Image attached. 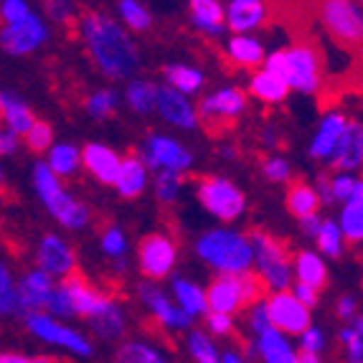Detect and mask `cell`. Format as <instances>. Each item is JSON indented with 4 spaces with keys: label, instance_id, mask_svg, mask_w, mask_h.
I'll return each instance as SVG.
<instances>
[{
    "label": "cell",
    "instance_id": "6da1fadb",
    "mask_svg": "<svg viewBox=\"0 0 363 363\" xmlns=\"http://www.w3.org/2000/svg\"><path fill=\"white\" fill-rule=\"evenodd\" d=\"M77 30L91 64L97 67L102 77L112 79V82H130L138 77L140 67H143L140 46L133 33H128L115 16L104 11L79 13Z\"/></svg>",
    "mask_w": 363,
    "mask_h": 363
},
{
    "label": "cell",
    "instance_id": "7a4b0ae2",
    "mask_svg": "<svg viewBox=\"0 0 363 363\" xmlns=\"http://www.w3.org/2000/svg\"><path fill=\"white\" fill-rule=\"evenodd\" d=\"M194 252L206 267L213 272L224 274V277H239V274L252 272L255 255H252V244L247 234L234 226H216L199 234L194 244Z\"/></svg>",
    "mask_w": 363,
    "mask_h": 363
},
{
    "label": "cell",
    "instance_id": "3957f363",
    "mask_svg": "<svg viewBox=\"0 0 363 363\" xmlns=\"http://www.w3.org/2000/svg\"><path fill=\"white\" fill-rule=\"evenodd\" d=\"M259 69L279 77L287 89L303 91V94H315L323 86V59L310 43H292L287 49L269 51Z\"/></svg>",
    "mask_w": 363,
    "mask_h": 363
},
{
    "label": "cell",
    "instance_id": "277c9868",
    "mask_svg": "<svg viewBox=\"0 0 363 363\" xmlns=\"http://www.w3.org/2000/svg\"><path fill=\"white\" fill-rule=\"evenodd\" d=\"M30 178H33V191H36L38 201H41L43 208L51 213V218H54L56 224L64 226L67 231H82L89 226L91 208L86 206L84 201H79L77 196L64 186V181H59V178L43 165V160H38V163L33 165Z\"/></svg>",
    "mask_w": 363,
    "mask_h": 363
},
{
    "label": "cell",
    "instance_id": "5b68a950",
    "mask_svg": "<svg viewBox=\"0 0 363 363\" xmlns=\"http://www.w3.org/2000/svg\"><path fill=\"white\" fill-rule=\"evenodd\" d=\"M247 239L252 244V255H255L252 272L257 274L267 295L290 290L295 279H292V259L285 244L277 242L272 234H267L262 229L249 231Z\"/></svg>",
    "mask_w": 363,
    "mask_h": 363
},
{
    "label": "cell",
    "instance_id": "8992f818",
    "mask_svg": "<svg viewBox=\"0 0 363 363\" xmlns=\"http://www.w3.org/2000/svg\"><path fill=\"white\" fill-rule=\"evenodd\" d=\"M267 297V290L257 279L255 272L239 274V277H218L211 279V285L206 287V305L208 313H221L234 318L236 313L247 310L249 305L259 303Z\"/></svg>",
    "mask_w": 363,
    "mask_h": 363
},
{
    "label": "cell",
    "instance_id": "52a82bcc",
    "mask_svg": "<svg viewBox=\"0 0 363 363\" xmlns=\"http://www.w3.org/2000/svg\"><path fill=\"white\" fill-rule=\"evenodd\" d=\"M196 199L208 216L224 226L234 224L247 213V196L226 176H201L196 181Z\"/></svg>",
    "mask_w": 363,
    "mask_h": 363
},
{
    "label": "cell",
    "instance_id": "ba28073f",
    "mask_svg": "<svg viewBox=\"0 0 363 363\" xmlns=\"http://www.w3.org/2000/svg\"><path fill=\"white\" fill-rule=\"evenodd\" d=\"M138 157L147 168V173H176L183 176L194 168L196 155L191 147H186L178 138L168 133H150L143 145H140Z\"/></svg>",
    "mask_w": 363,
    "mask_h": 363
},
{
    "label": "cell",
    "instance_id": "9c48e42d",
    "mask_svg": "<svg viewBox=\"0 0 363 363\" xmlns=\"http://www.w3.org/2000/svg\"><path fill=\"white\" fill-rule=\"evenodd\" d=\"M23 325L36 340L46 345H54L61 351L72 353L77 358H91L94 356V343L86 333H82L79 328L69 325V323L54 320L46 313H30L23 318Z\"/></svg>",
    "mask_w": 363,
    "mask_h": 363
},
{
    "label": "cell",
    "instance_id": "30bf717a",
    "mask_svg": "<svg viewBox=\"0 0 363 363\" xmlns=\"http://www.w3.org/2000/svg\"><path fill=\"white\" fill-rule=\"evenodd\" d=\"M247 109H249L247 91L242 86L226 84L203 94L201 102L196 104V115H199V125H203V128L224 130L229 125H234Z\"/></svg>",
    "mask_w": 363,
    "mask_h": 363
},
{
    "label": "cell",
    "instance_id": "8fae6325",
    "mask_svg": "<svg viewBox=\"0 0 363 363\" xmlns=\"http://www.w3.org/2000/svg\"><path fill=\"white\" fill-rule=\"evenodd\" d=\"M178 264V244L165 231L145 234L138 244V269L147 282L173 277Z\"/></svg>",
    "mask_w": 363,
    "mask_h": 363
},
{
    "label": "cell",
    "instance_id": "7c38bea8",
    "mask_svg": "<svg viewBox=\"0 0 363 363\" xmlns=\"http://www.w3.org/2000/svg\"><path fill=\"white\" fill-rule=\"evenodd\" d=\"M51 38V28L46 23L41 13H30L23 21H16V23L0 26V49L6 51L8 56H30L36 54L38 49H43Z\"/></svg>",
    "mask_w": 363,
    "mask_h": 363
},
{
    "label": "cell",
    "instance_id": "4fadbf2b",
    "mask_svg": "<svg viewBox=\"0 0 363 363\" xmlns=\"http://www.w3.org/2000/svg\"><path fill=\"white\" fill-rule=\"evenodd\" d=\"M320 21L330 38L343 46H358L363 38V8L353 0H325L320 6Z\"/></svg>",
    "mask_w": 363,
    "mask_h": 363
},
{
    "label": "cell",
    "instance_id": "5bb4252c",
    "mask_svg": "<svg viewBox=\"0 0 363 363\" xmlns=\"http://www.w3.org/2000/svg\"><path fill=\"white\" fill-rule=\"evenodd\" d=\"M138 300H140V305L152 315V320H155L157 325H163L165 330H170V333H188L191 325H194V320H191L186 313H181V310L176 308V303L170 300L168 292L160 285H155V282L143 279L138 285Z\"/></svg>",
    "mask_w": 363,
    "mask_h": 363
},
{
    "label": "cell",
    "instance_id": "9a60e30c",
    "mask_svg": "<svg viewBox=\"0 0 363 363\" xmlns=\"http://www.w3.org/2000/svg\"><path fill=\"white\" fill-rule=\"evenodd\" d=\"M264 305H267V315H269V325L277 333L287 335V338H297L303 330H308L313 325L310 323L313 320L310 310H305L290 292H272V295L264 297Z\"/></svg>",
    "mask_w": 363,
    "mask_h": 363
},
{
    "label": "cell",
    "instance_id": "2e32d148",
    "mask_svg": "<svg viewBox=\"0 0 363 363\" xmlns=\"http://www.w3.org/2000/svg\"><path fill=\"white\" fill-rule=\"evenodd\" d=\"M36 267L51 279H67L77 272V252L59 234H43L36 247Z\"/></svg>",
    "mask_w": 363,
    "mask_h": 363
},
{
    "label": "cell",
    "instance_id": "e0dca14e",
    "mask_svg": "<svg viewBox=\"0 0 363 363\" xmlns=\"http://www.w3.org/2000/svg\"><path fill=\"white\" fill-rule=\"evenodd\" d=\"M155 115L170 125L173 130H183V133H194L199 128V115H196L194 99L183 97L178 91L168 89V86H157L155 91Z\"/></svg>",
    "mask_w": 363,
    "mask_h": 363
},
{
    "label": "cell",
    "instance_id": "ac0fdd59",
    "mask_svg": "<svg viewBox=\"0 0 363 363\" xmlns=\"http://www.w3.org/2000/svg\"><path fill=\"white\" fill-rule=\"evenodd\" d=\"M61 285H64V290H67V295H69L74 318L89 320V318H94V315L112 300L107 292L99 290L97 285H91L89 279L79 272H74L72 277H67V279H61Z\"/></svg>",
    "mask_w": 363,
    "mask_h": 363
},
{
    "label": "cell",
    "instance_id": "d6986e66",
    "mask_svg": "<svg viewBox=\"0 0 363 363\" xmlns=\"http://www.w3.org/2000/svg\"><path fill=\"white\" fill-rule=\"evenodd\" d=\"M348 122L351 120H348L343 112H338V109L325 112L320 125H318V130H315L313 140H310L308 155L313 157V160H318V163H325V165L333 163V152H335V147H338V140L343 138L345 128H348Z\"/></svg>",
    "mask_w": 363,
    "mask_h": 363
},
{
    "label": "cell",
    "instance_id": "ffe728a7",
    "mask_svg": "<svg viewBox=\"0 0 363 363\" xmlns=\"http://www.w3.org/2000/svg\"><path fill=\"white\" fill-rule=\"evenodd\" d=\"M269 18V8L262 0H229L224 3V23L234 36H252Z\"/></svg>",
    "mask_w": 363,
    "mask_h": 363
},
{
    "label": "cell",
    "instance_id": "44dd1931",
    "mask_svg": "<svg viewBox=\"0 0 363 363\" xmlns=\"http://www.w3.org/2000/svg\"><path fill=\"white\" fill-rule=\"evenodd\" d=\"M54 285H56V279H51L46 272H41L38 267L26 269V272L16 279V287H18V303H21V320L30 313H43L46 300H49Z\"/></svg>",
    "mask_w": 363,
    "mask_h": 363
},
{
    "label": "cell",
    "instance_id": "7402d4cb",
    "mask_svg": "<svg viewBox=\"0 0 363 363\" xmlns=\"http://www.w3.org/2000/svg\"><path fill=\"white\" fill-rule=\"evenodd\" d=\"M120 165L122 155L104 143H86L82 147V168H86V173L102 186H115L117 176H120Z\"/></svg>",
    "mask_w": 363,
    "mask_h": 363
},
{
    "label": "cell",
    "instance_id": "603a6c76",
    "mask_svg": "<svg viewBox=\"0 0 363 363\" xmlns=\"http://www.w3.org/2000/svg\"><path fill=\"white\" fill-rule=\"evenodd\" d=\"M170 295V300L176 303V308L181 313H186L191 320L196 323V318H206L208 305H206V290L194 282L191 277H183V274H173L170 277V287L165 290Z\"/></svg>",
    "mask_w": 363,
    "mask_h": 363
},
{
    "label": "cell",
    "instance_id": "cb8c5ba5",
    "mask_svg": "<svg viewBox=\"0 0 363 363\" xmlns=\"http://www.w3.org/2000/svg\"><path fill=\"white\" fill-rule=\"evenodd\" d=\"M86 325H89L94 338L115 343V340H122L125 335H128V313H125V308L112 297L94 318L86 320Z\"/></svg>",
    "mask_w": 363,
    "mask_h": 363
},
{
    "label": "cell",
    "instance_id": "d4e9b609",
    "mask_svg": "<svg viewBox=\"0 0 363 363\" xmlns=\"http://www.w3.org/2000/svg\"><path fill=\"white\" fill-rule=\"evenodd\" d=\"M363 163V128L361 122L351 120L345 128L343 138L338 140V147L333 152V163L330 168H335V173H356Z\"/></svg>",
    "mask_w": 363,
    "mask_h": 363
},
{
    "label": "cell",
    "instance_id": "484cf974",
    "mask_svg": "<svg viewBox=\"0 0 363 363\" xmlns=\"http://www.w3.org/2000/svg\"><path fill=\"white\" fill-rule=\"evenodd\" d=\"M191 23L206 38H224L229 30L224 23V3L218 0H191L188 3Z\"/></svg>",
    "mask_w": 363,
    "mask_h": 363
},
{
    "label": "cell",
    "instance_id": "4316f807",
    "mask_svg": "<svg viewBox=\"0 0 363 363\" xmlns=\"http://www.w3.org/2000/svg\"><path fill=\"white\" fill-rule=\"evenodd\" d=\"M249 356H257V361L262 363H295V345L287 335L277 333L274 328H269L267 333L257 335L252 348H249Z\"/></svg>",
    "mask_w": 363,
    "mask_h": 363
},
{
    "label": "cell",
    "instance_id": "83f0119b",
    "mask_svg": "<svg viewBox=\"0 0 363 363\" xmlns=\"http://www.w3.org/2000/svg\"><path fill=\"white\" fill-rule=\"evenodd\" d=\"M163 86L191 99L206 89V72L196 64H168L163 69Z\"/></svg>",
    "mask_w": 363,
    "mask_h": 363
},
{
    "label": "cell",
    "instance_id": "f1b7e54d",
    "mask_svg": "<svg viewBox=\"0 0 363 363\" xmlns=\"http://www.w3.org/2000/svg\"><path fill=\"white\" fill-rule=\"evenodd\" d=\"M328 264L315 249H300L295 257H292V279L300 282V285H308L313 290L320 292L328 285Z\"/></svg>",
    "mask_w": 363,
    "mask_h": 363
},
{
    "label": "cell",
    "instance_id": "f546056e",
    "mask_svg": "<svg viewBox=\"0 0 363 363\" xmlns=\"http://www.w3.org/2000/svg\"><path fill=\"white\" fill-rule=\"evenodd\" d=\"M0 122L21 140L36 122V115L28 107V102L18 97L16 91H0Z\"/></svg>",
    "mask_w": 363,
    "mask_h": 363
},
{
    "label": "cell",
    "instance_id": "4dcf8cb0",
    "mask_svg": "<svg viewBox=\"0 0 363 363\" xmlns=\"http://www.w3.org/2000/svg\"><path fill=\"white\" fill-rule=\"evenodd\" d=\"M224 54L234 67L257 72L264 61L267 49L257 36H229L224 43Z\"/></svg>",
    "mask_w": 363,
    "mask_h": 363
},
{
    "label": "cell",
    "instance_id": "1f68e13d",
    "mask_svg": "<svg viewBox=\"0 0 363 363\" xmlns=\"http://www.w3.org/2000/svg\"><path fill=\"white\" fill-rule=\"evenodd\" d=\"M147 181H150V173H147V168L143 165V160H140L138 155L122 157L120 176H117V181H115L117 194H120L122 199H128V201L140 199V196L147 191Z\"/></svg>",
    "mask_w": 363,
    "mask_h": 363
},
{
    "label": "cell",
    "instance_id": "d6a6232c",
    "mask_svg": "<svg viewBox=\"0 0 363 363\" xmlns=\"http://www.w3.org/2000/svg\"><path fill=\"white\" fill-rule=\"evenodd\" d=\"M244 91H247V97H255L257 102H262V104H279L290 97V89H287L285 82H282L279 77L267 74L264 69L252 72L249 86Z\"/></svg>",
    "mask_w": 363,
    "mask_h": 363
},
{
    "label": "cell",
    "instance_id": "836d02e7",
    "mask_svg": "<svg viewBox=\"0 0 363 363\" xmlns=\"http://www.w3.org/2000/svg\"><path fill=\"white\" fill-rule=\"evenodd\" d=\"M43 165H46L59 181L74 178L79 173V168H82V147L72 145V143H54V145L46 150Z\"/></svg>",
    "mask_w": 363,
    "mask_h": 363
},
{
    "label": "cell",
    "instance_id": "e575fe53",
    "mask_svg": "<svg viewBox=\"0 0 363 363\" xmlns=\"http://www.w3.org/2000/svg\"><path fill=\"white\" fill-rule=\"evenodd\" d=\"M155 91H157L155 82L135 77L125 84V91L120 94V99L128 104V109L133 115L145 117V115H150V112H155Z\"/></svg>",
    "mask_w": 363,
    "mask_h": 363
},
{
    "label": "cell",
    "instance_id": "d590c367",
    "mask_svg": "<svg viewBox=\"0 0 363 363\" xmlns=\"http://www.w3.org/2000/svg\"><path fill=\"white\" fill-rule=\"evenodd\" d=\"M338 231L343 234L345 244H361L363 242V186L358 188L353 199L340 206L338 213Z\"/></svg>",
    "mask_w": 363,
    "mask_h": 363
},
{
    "label": "cell",
    "instance_id": "8d00e7d4",
    "mask_svg": "<svg viewBox=\"0 0 363 363\" xmlns=\"http://www.w3.org/2000/svg\"><path fill=\"white\" fill-rule=\"evenodd\" d=\"M285 206L292 216L300 221L305 216H313V213H320V201L315 196L313 186L305 181H292L287 183V196H285Z\"/></svg>",
    "mask_w": 363,
    "mask_h": 363
},
{
    "label": "cell",
    "instance_id": "74e56055",
    "mask_svg": "<svg viewBox=\"0 0 363 363\" xmlns=\"http://www.w3.org/2000/svg\"><path fill=\"white\" fill-rule=\"evenodd\" d=\"M115 363H173L168 353L147 340H122L115 351Z\"/></svg>",
    "mask_w": 363,
    "mask_h": 363
},
{
    "label": "cell",
    "instance_id": "f35d334b",
    "mask_svg": "<svg viewBox=\"0 0 363 363\" xmlns=\"http://www.w3.org/2000/svg\"><path fill=\"white\" fill-rule=\"evenodd\" d=\"M99 249H102V255L107 257L112 264H115L117 272H125L128 269V249H130V242H128V234L120 229V226L109 224L102 229L99 234Z\"/></svg>",
    "mask_w": 363,
    "mask_h": 363
},
{
    "label": "cell",
    "instance_id": "ab89813d",
    "mask_svg": "<svg viewBox=\"0 0 363 363\" xmlns=\"http://www.w3.org/2000/svg\"><path fill=\"white\" fill-rule=\"evenodd\" d=\"M115 11H117L115 18L125 26L128 33H147L152 28V23H155L150 8L138 3V0H120L115 6Z\"/></svg>",
    "mask_w": 363,
    "mask_h": 363
},
{
    "label": "cell",
    "instance_id": "60d3db41",
    "mask_svg": "<svg viewBox=\"0 0 363 363\" xmlns=\"http://www.w3.org/2000/svg\"><path fill=\"white\" fill-rule=\"evenodd\" d=\"M120 91L115 89V86H99V89H94L86 97L84 102V109L86 115L91 117V120H109V117H115V112L120 109Z\"/></svg>",
    "mask_w": 363,
    "mask_h": 363
},
{
    "label": "cell",
    "instance_id": "b9f144b4",
    "mask_svg": "<svg viewBox=\"0 0 363 363\" xmlns=\"http://www.w3.org/2000/svg\"><path fill=\"white\" fill-rule=\"evenodd\" d=\"M186 351L194 363H218L221 361V351H218L216 340L206 333V330H188L186 333Z\"/></svg>",
    "mask_w": 363,
    "mask_h": 363
},
{
    "label": "cell",
    "instance_id": "7bdbcfd3",
    "mask_svg": "<svg viewBox=\"0 0 363 363\" xmlns=\"http://www.w3.org/2000/svg\"><path fill=\"white\" fill-rule=\"evenodd\" d=\"M315 244H318V255L323 259H340L345 255V239L343 234L338 231V224H335L333 218H323V226L315 236Z\"/></svg>",
    "mask_w": 363,
    "mask_h": 363
},
{
    "label": "cell",
    "instance_id": "ee69618b",
    "mask_svg": "<svg viewBox=\"0 0 363 363\" xmlns=\"http://www.w3.org/2000/svg\"><path fill=\"white\" fill-rule=\"evenodd\" d=\"M0 318H21L18 287L11 264L0 259Z\"/></svg>",
    "mask_w": 363,
    "mask_h": 363
},
{
    "label": "cell",
    "instance_id": "f6af8a7d",
    "mask_svg": "<svg viewBox=\"0 0 363 363\" xmlns=\"http://www.w3.org/2000/svg\"><path fill=\"white\" fill-rule=\"evenodd\" d=\"M183 191V176L176 173H155L152 178V194H155L157 203H176L178 196Z\"/></svg>",
    "mask_w": 363,
    "mask_h": 363
},
{
    "label": "cell",
    "instance_id": "bcb514c9",
    "mask_svg": "<svg viewBox=\"0 0 363 363\" xmlns=\"http://www.w3.org/2000/svg\"><path fill=\"white\" fill-rule=\"evenodd\" d=\"M26 140V147L30 152H36V155H46L51 145H54V128H51L46 120H36L30 125V130L23 135Z\"/></svg>",
    "mask_w": 363,
    "mask_h": 363
},
{
    "label": "cell",
    "instance_id": "7dc6e473",
    "mask_svg": "<svg viewBox=\"0 0 363 363\" xmlns=\"http://www.w3.org/2000/svg\"><path fill=\"white\" fill-rule=\"evenodd\" d=\"M328 183H330L333 203H348L353 199V194L363 186V181L356 173H335V176L328 178Z\"/></svg>",
    "mask_w": 363,
    "mask_h": 363
},
{
    "label": "cell",
    "instance_id": "c3c4849f",
    "mask_svg": "<svg viewBox=\"0 0 363 363\" xmlns=\"http://www.w3.org/2000/svg\"><path fill=\"white\" fill-rule=\"evenodd\" d=\"M43 313L51 315L54 320H72L74 318V310H72V303H69V295L67 290H64V285L61 282H56L54 290H51L49 300H46V308H43Z\"/></svg>",
    "mask_w": 363,
    "mask_h": 363
},
{
    "label": "cell",
    "instance_id": "681fc988",
    "mask_svg": "<svg viewBox=\"0 0 363 363\" xmlns=\"http://www.w3.org/2000/svg\"><path fill=\"white\" fill-rule=\"evenodd\" d=\"M262 176L269 183H290L292 163L285 155H267L264 160H262Z\"/></svg>",
    "mask_w": 363,
    "mask_h": 363
},
{
    "label": "cell",
    "instance_id": "f907efd6",
    "mask_svg": "<svg viewBox=\"0 0 363 363\" xmlns=\"http://www.w3.org/2000/svg\"><path fill=\"white\" fill-rule=\"evenodd\" d=\"M297 343H300V351L320 356V353L325 351V345H328L325 330H323V328H318V325H310L308 330H303V333L297 335Z\"/></svg>",
    "mask_w": 363,
    "mask_h": 363
},
{
    "label": "cell",
    "instance_id": "816d5d0a",
    "mask_svg": "<svg viewBox=\"0 0 363 363\" xmlns=\"http://www.w3.org/2000/svg\"><path fill=\"white\" fill-rule=\"evenodd\" d=\"M30 13H33V6L26 0H0V26L23 21Z\"/></svg>",
    "mask_w": 363,
    "mask_h": 363
},
{
    "label": "cell",
    "instance_id": "f5cc1de1",
    "mask_svg": "<svg viewBox=\"0 0 363 363\" xmlns=\"http://www.w3.org/2000/svg\"><path fill=\"white\" fill-rule=\"evenodd\" d=\"M247 325H249V330H252V335H262V333H267L269 330V315H267V305H264V300H259V303H255V305H249L247 308Z\"/></svg>",
    "mask_w": 363,
    "mask_h": 363
},
{
    "label": "cell",
    "instance_id": "db71d44e",
    "mask_svg": "<svg viewBox=\"0 0 363 363\" xmlns=\"http://www.w3.org/2000/svg\"><path fill=\"white\" fill-rule=\"evenodd\" d=\"M203 323H206V333L216 335V338H224V335H229L231 330H234V318H229V315H221V313H206V318H203Z\"/></svg>",
    "mask_w": 363,
    "mask_h": 363
},
{
    "label": "cell",
    "instance_id": "11a10c76",
    "mask_svg": "<svg viewBox=\"0 0 363 363\" xmlns=\"http://www.w3.org/2000/svg\"><path fill=\"white\" fill-rule=\"evenodd\" d=\"M46 16L56 23H67V21H74L79 16V8L74 3H67V0H49L46 3Z\"/></svg>",
    "mask_w": 363,
    "mask_h": 363
},
{
    "label": "cell",
    "instance_id": "9f6ffc18",
    "mask_svg": "<svg viewBox=\"0 0 363 363\" xmlns=\"http://www.w3.org/2000/svg\"><path fill=\"white\" fill-rule=\"evenodd\" d=\"M287 292H290V295L295 297L297 303L303 305L305 310L318 308V303H320V292L313 290V287H308V285H300V282H292V287Z\"/></svg>",
    "mask_w": 363,
    "mask_h": 363
},
{
    "label": "cell",
    "instance_id": "6f0895ef",
    "mask_svg": "<svg viewBox=\"0 0 363 363\" xmlns=\"http://www.w3.org/2000/svg\"><path fill=\"white\" fill-rule=\"evenodd\" d=\"M335 315L340 320H345V325L358 315V300L353 295H340L338 303H335Z\"/></svg>",
    "mask_w": 363,
    "mask_h": 363
},
{
    "label": "cell",
    "instance_id": "680465c9",
    "mask_svg": "<svg viewBox=\"0 0 363 363\" xmlns=\"http://www.w3.org/2000/svg\"><path fill=\"white\" fill-rule=\"evenodd\" d=\"M0 363H56L51 356H28L18 351H0Z\"/></svg>",
    "mask_w": 363,
    "mask_h": 363
},
{
    "label": "cell",
    "instance_id": "91938a15",
    "mask_svg": "<svg viewBox=\"0 0 363 363\" xmlns=\"http://www.w3.org/2000/svg\"><path fill=\"white\" fill-rule=\"evenodd\" d=\"M18 147H21V140L16 138V135L11 133V130L0 122V157H11V155H16L18 152Z\"/></svg>",
    "mask_w": 363,
    "mask_h": 363
},
{
    "label": "cell",
    "instance_id": "94428289",
    "mask_svg": "<svg viewBox=\"0 0 363 363\" xmlns=\"http://www.w3.org/2000/svg\"><path fill=\"white\" fill-rule=\"evenodd\" d=\"M297 224H300V231H303L305 239H315V236H318V231H320V226H323V216H320V213H313V216L300 218Z\"/></svg>",
    "mask_w": 363,
    "mask_h": 363
},
{
    "label": "cell",
    "instance_id": "6125c7cd",
    "mask_svg": "<svg viewBox=\"0 0 363 363\" xmlns=\"http://www.w3.org/2000/svg\"><path fill=\"white\" fill-rule=\"evenodd\" d=\"M313 191H315V196H318V201H320V206H330V203H333V196H330V183H328V176H318V181H315Z\"/></svg>",
    "mask_w": 363,
    "mask_h": 363
},
{
    "label": "cell",
    "instance_id": "be15d7a7",
    "mask_svg": "<svg viewBox=\"0 0 363 363\" xmlns=\"http://www.w3.org/2000/svg\"><path fill=\"white\" fill-rule=\"evenodd\" d=\"M259 143H262L264 147H269V150H274V147L279 145V135H277V130H274L272 125H267V128H262Z\"/></svg>",
    "mask_w": 363,
    "mask_h": 363
},
{
    "label": "cell",
    "instance_id": "e7e4bbea",
    "mask_svg": "<svg viewBox=\"0 0 363 363\" xmlns=\"http://www.w3.org/2000/svg\"><path fill=\"white\" fill-rule=\"evenodd\" d=\"M218 363H249L247 356H242L239 351H234V348H229V351L221 353V361Z\"/></svg>",
    "mask_w": 363,
    "mask_h": 363
},
{
    "label": "cell",
    "instance_id": "03108f58",
    "mask_svg": "<svg viewBox=\"0 0 363 363\" xmlns=\"http://www.w3.org/2000/svg\"><path fill=\"white\" fill-rule=\"evenodd\" d=\"M295 363H323L320 356H315V353H305V351H297Z\"/></svg>",
    "mask_w": 363,
    "mask_h": 363
},
{
    "label": "cell",
    "instance_id": "003e7915",
    "mask_svg": "<svg viewBox=\"0 0 363 363\" xmlns=\"http://www.w3.org/2000/svg\"><path fill=\"white\" fill-rule=\"evenodd\" d=\"M3 183H6V170H3V165H0V188H3Z\"/></svg>",
    "mask_w": 363,
    "mask_h": 363
}]
</instances>
